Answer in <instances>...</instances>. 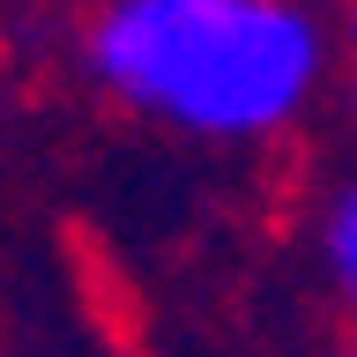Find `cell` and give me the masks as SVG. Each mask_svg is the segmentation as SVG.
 <instances>
[{
	"label": "cell",
	"mask_w": 357,
	"mask_h": 357,
	"mask_svg": "<svg viewBox=\"0 0 357 357\" xmlns=\"http://www.w3.org/2000/svg\"><path fill=\"white\" fill-rule=\"evenodd\" d=\"M89 75L127 112L201 142H268L305 119L328 75L312 0H105Z\"/></svg>",
	"instance_id": "cell-1"
},
{
	"label": "cell",
	"mask_w": 357,
	"mask_h": 357,
	"mask_svg": "<svg viewBox=\"0 0 357 357\" xmlns=\"http://www.w3.org/2000/svg\"><path fill=\"white\" fill-rule=\"evenodd\" d=\"M320 261H328V283L350 298L357 290V194L335 186L328 208H320Z\"/></svg>",
	"instance_id": "cell-2"
}]
</instances>
